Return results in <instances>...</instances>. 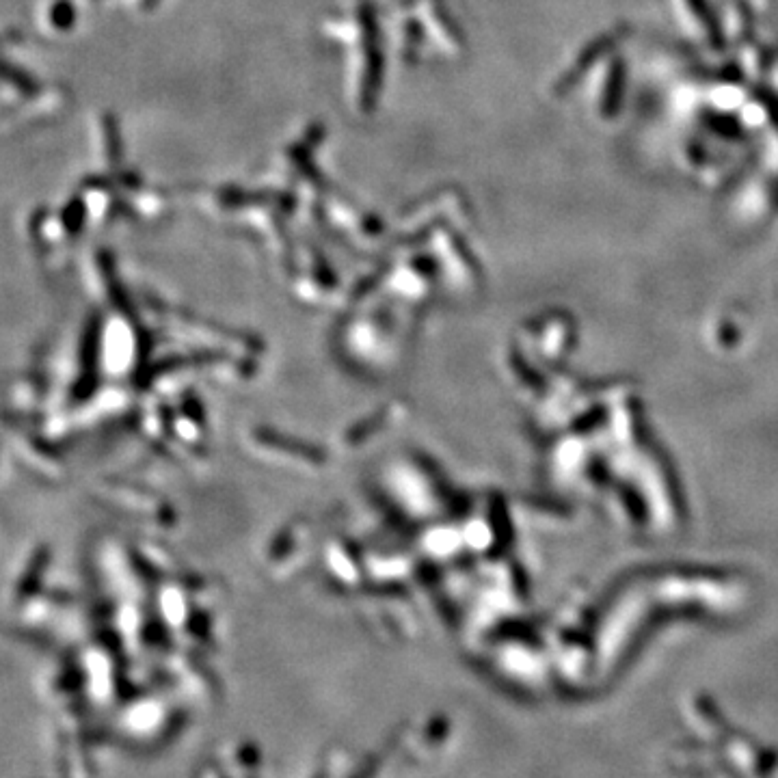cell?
Wrapping results in <instances>:
<instances>
[{
    "mask_svg": "<svg viewBox=\"0 0 778 778\" xmlns=\"http://www.w3.org/2000/svg\"><path fill=\"white\" fill-rule=\"evenodd\" d=\"M361 44H364V76L359 87V111L374 113L379 104L385 80V52H383V33L377 18V7L370 0H364L357 9Z\"/></svg>",
    "mask_w": 778,
    "mask_h": 778,
    "instance_id": "obj_1",
    "label": "cell"
},
{
    "mask_svg": "<svg viewBox=\"0 0 778 778\" xmlns=\"http://www.w3.org/2000/svg\"><path fill=\"white\" fill-rule=\"evenodd\" d=\"M629 33V26L627 24H619L616 29L603 33L601 37H597L595 42H590L582 52L580 57L575 59V63L569 67L567 74H562L558 83L554 85V93L560 98L565 96V93H569L575 85L580 83V80L584 78V74L593 67L603 55H608V52L612 48H616V44L621 42V39H625Z\"/></svg>",
    "mask_w": 778,
    "mask_h": 778,
    "instance_id": "obj_2",
    "label": "cell"
},
{
    "mask_svg": "<svg viewBox=\"0 0 778 778\" xmlns=\"http://www.w3.org/2000/svg\"><path fill=\"white\" fill-rule=\"evenodd\" d=\"M281 201V206H286L288 210L292 206H297V199L286 195V193H262V191H247V189H238V186H225V189L219 191V201L227 208H245L251 204H266V201Z\"/></svg>",
    "mask_w": 778,
    "mask_h": 778,
    "instance_id": "obj_3",
    "label": "cell"
},
{
    "mask_svg": "<svg viewBox=\"0 0 778 778\" xmlns=\"http://www.w3.org/2000/svg\"><path fill=\"white\" fill-rule=\"evenodd\" d=\"M288 160L290 165L297 169L301 176L310 182L316 191H329L331 182L323 176V171L314 163V152L303 143H292L288 147Z\"/></svg>",
    "mask_w": 778,
    "mask_h": 778,
    "instance_id": "obj_4",
    "label": "cell"
},
{
    "mask_svg": "<svg viewBox=\"0 0 778 778\" xmlns=\"http://www.w3.org/2000/svg\"><path fill=\"white\" fill-rule=\"evenodd\" d=\"M426 3H428V7H431L433 20L437 22L441 33H444L456 48H465L467 46V37H465L463 29H461V24L454 20L452 11L444 3V0H426Z\"/></svg>",
    "mask_w": 778,
    "mask_h": 778,
    "instance_id": "obj_5",
    "label": "cell"
},
{
    "mask_svg": "<svg viewBox=\"0 0 778 778\" xmlns=\"http://www.w3.org/2000/svg\"><path fill=\"white\" fill-rule=\"evenodd\" d=\"M625 65H621V61H614L612 65V76H610V83H608V91L603 93V100H601V113L603 115H616V111H619V102H621V93H623V83H625Z\"/></svg>",
    "mask_w": 778,
    "mask_h": 778,
    "instance_id": "obj_6",
    "label": "cell"
},
{
    "mask_svg": "<svg viewBox=\"0 0 778 778\" xmlns=\"http://www.w3.org/2000/svg\"><path fill=\"white\" fill-rule=\"evenodd\" d=\"M104 132H106V139H109V141H106V150H109V160H111L113 167H117L119 163H122V158H124V143H122V139H119V137H122V134H119V126H117L113 115L104 117Z\"/></svg>",
    "mask_w": 778,
    "mask_h": 778,
    "instance_id": "obj_7",
    "label": "cell"
},
{
    "mask_svg": "<svg viewBox=\"0 0 778 778\" xmlns=\"http://www.w3.org/2000/svg\"><path fill=\"white\" fill-rule=\"evenodd\" d=\"M402 31H405V61L415 63L420 46L424 44V26L418 20L411 18L405 22V29Z\"/></svg>",
    "mask_w": 778,
    "mask_h": 778,
    "instance_id": "obj_8",
    "label": "cell"
},
{
    "mask_svg": "<svg viewBox=\"0 0 778 778\" xmlns=\"http://www.w3.org/2000/svg\"><path fill=\"white\" fill-rule=\"evenodd\" d=\"M325 139H327V126H325L323 122H312L310 126L305 128V132H303V141H301V143H303L305 147H310V150L314 152L316 147L323 145Z\"/></svg>",
    "mask_w": 778,
    "mask_h": 778,
    "instance_id": "obj_9",
    "label": "cell"
},
{
    "mask_svg": "<svg viewBox=\"0 0 778 778\" xmlns=\"http://www.w3.org/2000/svg\"><path fill=\"white\" fill-rule=\"evenodd\" d=\"M52 18H55V24L59 26V29H67V26H72L74 24L72 3H65V0H61V3L55 7V11H52Z\"/></svg>",
    "mask_w": 778,
    "mask_h": 778,
    "instance_id": "obj_10",
    "label": "cell"
},
{
    "mask_svg": "<svg viewBox=\"0 0 778 778\" xmlns=\"http://www.w3.org/2000/svg\"><path fill=\"white\" fill-rule=\"evenodd\" d=\"M158 3H160V0H141V7H143L145 11H152V9L158 7Z\"/></svg>",
    "mask_w": 778,
    "mask_h": 778,
    "instance_id": "obj_11",
    "label": "cell"
}]
</instances>
